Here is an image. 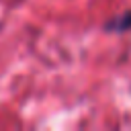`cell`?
Wrapping results in <instances>:
<instances>
[{"mask_svg": "<svg viewBox=\"0 0 131 131\" xmlns=\"http://www.w3.org/2000/svg\"><path fill=\"white\" fill-rule=\"evenodd\" d=\"M104 31L108 33H129L131 31V10L113 16L111 20L104 23Z\"/></svg>", "mask_w": 131, "mask_h": 131, "instance_id": "1", "label": "cell"}]
</instances>
